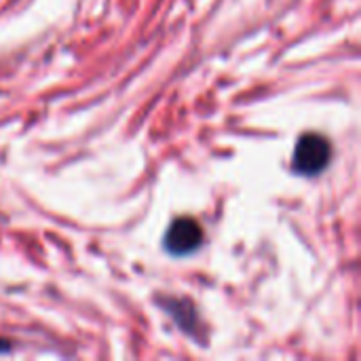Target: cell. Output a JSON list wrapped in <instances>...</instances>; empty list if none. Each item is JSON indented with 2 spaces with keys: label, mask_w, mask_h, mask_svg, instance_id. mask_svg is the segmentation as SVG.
Wrapping results in <instances>:
<instances>
[{
  "label": "cell",
  "mask_w": 361,
  "mask_h": 361,
  "mask_svg": "<svg viewBox=\"0 0 361 361\" xmlns=\"http://www.w3.org/2000/svg\"><path fill=\"white\" fill-rule=\"evenodd\" d=\"M332 159L330 142L319 133H305L292 154V169L298 176L313 178L319 176Z\"/></svg>",
  "instance_id": "cell-1"
},
{
  "label": "cell",
  "mask_w": 361,
  "mask_h": 361,
  "mask_svg": "<svg viewBox=\"0 0 361 361\" xmlns=\"http://www.w3.org/2000/svg\"><path fill=\"white\" fill-rule=\"evenodd\" d=\"M203 243V228L195 218H176L165 233V252L178 258L195 254Z\"/></svg>",
  "instance_id": "cell-2"
},
{
  "label": "cell",
  "mask_w": 361,
  "mask_h": 361,
  "mask_svg": "<svg viewBox=\"0 0 361 361\" xmlns=\"http://www.w3.org/2000/svg\"><path fill=\"white\" fill-rule=\"evenodd\" d=\"M4 351H8V343H2L0 341V353H4Z\"/></svg>",
  "instance_id": "cell-3"
}]
</instances>
